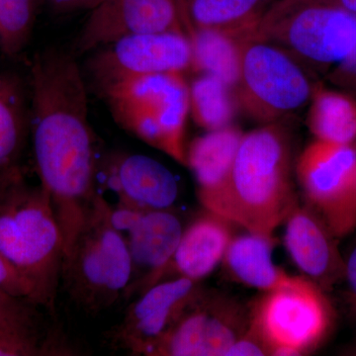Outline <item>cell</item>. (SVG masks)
<instances>
[{
    "label": "cell",
    "mask_w": 356,
    "mask_h": 356,
    "mask_svg": "<svg viewBox=\"0 0 356 356\" xmlns=\"http://www.w3.org/2000/svg\"><path fill=\"white\" fill-rule=\"evenodd\" d=\"M325 1L356 16V0H325Z\"/></svg>",
    "instance_id": "cell-29"
},
{
    "label": "cell",
    "mask_w": 356,
    "mask_h": 356,
    "mask_svg": "<svg viewBox=\"0 0 356 356\" xmlns=\"http://www.w3.org/2000/svg\"><path fill=\"white\" fill-rule=\"evenodd\" d=\"M264 356L269 355L266 343L257 332L248 325V329L236 341L225 356Z\"/></svg>",
    "instance_id": "cell-26"
},
{
    "label": "cell",
    "mask_w": 356,
    "mask_h": 356,
    "mask_svg": "<svg viewBox=\"0 0 356 356\" xmlns=\"http://www.w3.org/2000/svg\"><path fill=\"white\" fill-rule=\"evenodd\" d=\"M274 245L273 236L248 232L245 235L234 236L222 261L236 280L261 291L296 286L305 277L289 275L274 264Z\"/></svg>",
    "instance_id": "cell-17"
},
{
    "label": "cell",
    "mask_w": 356,
    "mask_h": 356,
    "mask_svg": "<svg viewBox=\"0 0 356 356\" xmlns=\"http://www.w3.org/2000/svg\"><path fill=\"white\" fill-rule=\"evenodd\" d=\"M96 51L88 70L98 90L134 77L191 69V43L184 31L132 35Z\"/></svg>",
    "instance_id": "cell-9"
},
{
    "label": "cell",
    "mask_w": 356,
    "mask_h": 356,
    "mask_svg": "<svg viewBox=\"0 0 356 356\" xmlns=\"http://www.w3.org/2000/svg\"><path fill=\"white\" fill-rule=\"evenodd\" d=\"M191 113L207 132L232 126L238 111L234 89L216 76L199 74L189 84Z\"/></svg>",
    "instance_id": "cell-23"
},
{
    "label": "cell",
    "mask_w": 356,
    "mask_h": 356,
    "mask_svg": "<svg viewBox=\"0 0 356 356\" xmlns=\"http://www.w3.org/2000/svg\"><path fill=\"white\" fill-rule=\"evenodd\" d=\"M200 281L186 277L161 281L133 302L115 330V346L147 355L200 293Z\"/></svg>",
    "instance_id": "cell-11"
},
{
    "label": "cell",
    "mask_w": 356,
    "mask_h": 356,
    "mask_svg": "<svg viewBox=\"0 0 356 356\" xmlns=\"http://www.w3.org/2000/svg\"><path fill=\"white\" fill-rule=\"evenodd\" d=\"M29 130L30 108L22 79L0 72V180L20 170Z\"/></svg>",
    "instance_id": "cell-19"
},
{
    "label": "cell",
    "mask_w": 356,
    "mask_h": 356,
    "mask_svg": "<svg viewBox=\"0 0 356 356\" xmlns=\"http://www.w3.org/2000/svg\"><path fill=\"white\" fill-rule=\"evenodd\" d=\"M346 86H350V88L355 89L356 91V77L355 79H351L350 83L346 84Z\"/></svg>",
    "instance_id": "cell-30"
},
{
    "label": "cell",
    "mask_w": 356,
    "mask_h": 356,
    "mask_svg": "<svg viewBox=\"0 0 356 356\" xmlns=\"http://www.w3.org/2000/svg\"><path fill=\"white\" fill-rule=\"evenodd\" d=\"M99 91L122 128L186 165L184 133L191 98L182 72L134 77Z\"/></svg>",
    "instance_id": "cell-5"
},
{
    "label": "cell",
    "mask_w": 356,
    "mask_h": 356,
    "mask_svg": "<svg viewBox=\"0 0 356 356\" xmlns=\"http://www.w3.org/2000/svg\"><path fill=\"white\" fill-rule=\"evenodd\" d=\"M192 49L191 69L210 74L235 88L240 76L241 40L213 29L192 30L188 34Z\"/></svg>",
    "instance_id": "cell-22"
},
{
    "label": "cell",
    "mask_w": 356,
    "mask_h": 356,
    "mask_svg": "<svg viewBox=\"0 0 356 356\" xmlns=\"http://www.w3.org/2000/svg\"><path fill=\"white\" fill-rule=\"evenodd\" d=\"M284 222V243L292 261L324 291L331 289L344 277L346 262L337 248L339 238L307 204H297Z\"/></svg>",
    "instance_id": "cell-13"
},
{
    "label": "cell",
    "mask_w": 356,
    "mask_h": 356,
    "mask_svg": "<svg viewBox=\"0 0 356 356\" xmlns=\"http://www.w3.org/2000/svg\"><path fill=\"white\" fill-rule=\"evenodd\" d=\"M111 222L125 238L134 273H144L128 287L125 296L146 291L175 254L184 233L181 222L168 210L140 209L120 202L111 207Z\"/></svg>",
    "instance_id": "cell-10"
},
{
    "label": "cell",
    "mask_w": 356,
    "mask_h": 356,
    "mask_svg": "<svg viewBox=\"0 0 356 356\" xmlns=\"http://www.w3.org/2000/svg\"><path fill=\"white\" fill-rule=\"evenodd\" d=\"M252 34L313 72L343 64L356 50V16L325 0H275Z\"/></svg>",
    "instance_id": "cell-4"
},
{
    "label": "cell",
    "mask_w": 356,
    "mask_h": 356,
    "mask_svg": "<svg viewBox=\"0 0 356 356\" xmlns=\"http://www.w3.org/2000/svg\"><path fill=\"white\" fill-rule=\"evenodd\" d=\"M233 224L209 211L194 220L182 233L175 254L159 273L156 283L172 273L177 274L175 277L195 281L209 275L224 259L233 240Z\"/></svg>",
    "instance_id": "cell-15"
},
{
    "label": "cell",
    "mask_w": 356,
    "mask_h": 356,
    "mask_svg": "<svg viewBox=\"0 0 356 356\" xmlns=\"http://www.w3.org/2000/svg\"><path fill=\"white\" fill-rule=\"evenodd\" d=\"M243 135L229 126L196 138L186 149V165L195 177L199 201L206 211L226 219L229 180Z\"/></svg>",
    "instance_id": "cell-14"
},
{
    "label": "cell",
    "mask_w": 356,
    "mask_h": 356,
    "mask_svg": "<svg viewBox=\"0 0 356 356\" xmlns=\"http://www.w3.org/2000/svg\"><path fill=\"white\" fill-rule=\"evenodd\" d=\"M0 250L31 285L35 305L53 315L64 243L50 198L21 168L0 180Z\"/></svg>",
    "instance_id": "cell-2"
},
{
    "label": "cell",
    "mask_w": 356,
    "mask_h": 356,
    "mask_svg": "<svg viewBox=\"0 0 356 356\" xmlns=\"http://www.w3.org/2000/svg\"><path fill=\"white\" fill-rule=\"evenodd\" d=\"M344 278L348 281L351 297L356 304V247L351 252L350 257L346 261Z\"/></svg>",
    "instance_id": "cell-28"
},
{
    "label": "cell",
    "mask_w": 356,
    "mask_h": 356,
    "mask_svg": "<svg viewBox=\"0 0 356 356\" xmlns=\"http://www.w3.org/2000/svg\"><path fill=\"white\" fill-rule=\"evenodd\" d=\"M0 289L35 305L34 293H33L31 285L23 277L22 274L11 264L6 255L2 254L1 250H0Z\"/></svg>",
    "instance_id": "cell-25"
},
{
    "label": "cell",
    "mask_w": 356,
    "mask_h": 356,
    "mask_svg": "<svg viewBox=\"0 0 356 356\" xmlns=\"http://www.w3.org/2000/svg\"><path fill=\"white\" fill-rule=\"evenodd\" d=\"M187 0H177L178 9H179V13L180 10H181L182 7L184 6L185 2H186Z\"/></svg>",
    "instance_id": "cell-31"
},
{
    "label": "cell",
    "mask_w": 356,
    "mask_h": 356,
    "mask_svg": "<svg viewBox=\"0 0 356 356\" xmlns=\"http://www.w3.org/2000/svg\"><path fill=\"white\" fill-rule=\"evenodd\" d=\"M108 184L119 202L147 210H168L177 201V178L163 163L144 154L114 159L108 168Z\"/></svg>",
    "instance_id": "cell-16"
},
{
    "label": "cell",
    "mask_w": 356,
    "mask_h": 356,
    "mask_svg": "<svg viewBox=\"0 0 356 356\" xmlns=\"http://www.w3.org/2000/svg\"><path fill=\"white\" fill-rule=\"evenodd\" d=\"M295 175L305 204L337 238L356 229V147L316 139L303 149Z\"/></svg>",
    "instance_id": "cell-8"
},
{
    "label": "cell",
    "mask_w": 356,
    "mask_h": 356,
    "mask_svg": "<svg viewBox=\"0 0 356 356\" xmlns=\"http://www.w3.org/2000/svg\"><path fill=\"white\" fill-rule=\"evenodd\" d=\"M51 6L62 11L81 10V9H93L102 0H47Z\"/></svg>",
    "instance_id": "cell-27"
},
{
    "label": "cell",
    "mask_w": 356,
    "mask_h": 356,
    "mask_svg": "<svg viewBox=\"0 0 356 356\" xmlns=\"http://www.w3.org/2000/svg\"><path fill=\"white\" fill-rule=\"evenodd\" d=\"M184 31L177 0H102L74 42L76 54L96 51L132 35Z\"/></svg>",
    "instance_id": "cell-12"
},
{
    "label": "cell",
    "mask_w": 356,
    "mask_h": 356,
    "mask_svg": "<svg viewBox=\"0 0 356 356\" xmlns=\"http://www.w3.org/2000/svg\"><path fill=\"white\" fill-rule=\"evenodd\" d=\"M317 84L286 51L254 34L241 40V67L234 88L238 109L261 125L280 123L310 103Z\"/></svg>",
    "instance_id": "cell-6"
},
{
    "label": "cell",
    "mask_w": 356,
    "mask_h": 356,
    "mask_svg": "<svg viewBox=\"0 0 356 356\" xmlns=\"http://www.w3.org/2000/svg\"><path fill=\"white\" fill-rule=\"evenodd\" d=\"M35 0H0V50L8 57L21 53L31 37Z\"/></svg>",
    "instance_id": "cell-24"
},
{
    "label": "cell",
    "mask_w": 356,
    "mask_h": 356,
    "mask_svg": "<svg viewBox=\"0 0 356 356\" xmlns=\"http://www.w3.org/2000/svg\"><path fill=\"white\" fill-rule=\"evenodd\" d=\"M275 0H187L180 10L186 34L192 30H218L242 39L254 33Z\"/></svg>",
    "instance_id": "cell-18"
},
{
    "label": "cell",
    "mask_w": 356,
    "mask_h": 356,
    "mask_svg": "<svg viewBox=\"0 0 356 356\" xmlns=\"http://www.w3.org/2000/svg\"><path fill=\"white\" fill-rule=\"evenodd\" d=\"M292 140L280 123L243 133L229 180L227 219L248 233L273 236L298 204Z\"/></svg>",
    "instance_id": "cell-1"
},
{
    "label": "cell",
    "mask_w": 356,
    "mask_h": 356,
    "mask_svg": "<svg viewBox=\"0 0 356 356\" xmlns=\"http://www.w3.org/2000/svg\"><path fill=\"white\" fill-rule=\"evenodd\" d=\"M133 274L125 238L112 224L109 204L97 194L65 255L60 281L77 306L95 315L125 295Z\"/></svg>",
    "instance_id": "cell-3"
},
{
    "label": "cell",
    "mask_w": 356,
    "mask_h": 356,
    "mask_svg": "<svg viewBox=\"0 0 356 356\" xmlns=\"http://www.w3.org/2000/svg\"><path fill=\"white\" fill-rule=\"evenodd\" d=\"M37 309L0 289V343L10 346L17 356L64 355L65 350L47 339Z\"/></svg>",
    "instance_id": "cell-20"
},
{
    "label": "cell",
    "mask_w": 356,
    "mask_h": 356,
    "mask_svg": "<svg viewBox=\"0 0 356 356\" xmlns=\"http://www.w3.org/2000/svg\"><path fill=\"white\" fill-rule=\"evenodd\" d=\"M334 310L324 290L306 278L286 289L264 292L250 310V325L269 355L296 356L315 350L330 334Z\"/></svg>",
    "instance_id": "cell-7"
},
{
    "label": "cell",
    "mask_w": 356,
    "mask_h": 356,
    "mask_svg": "<svg viewBox=\"0 0 356 356\" xmlns=\"http://www.w3.org/2000/svg\"><path fill=\"white\" fill-rule=\"evenodd\" d=\"M307 123L316 139L353 144L356 139V102L350 96L317 84Z\"/></svg>",
    "instance_id": "cell-21"
}]
</instances>
